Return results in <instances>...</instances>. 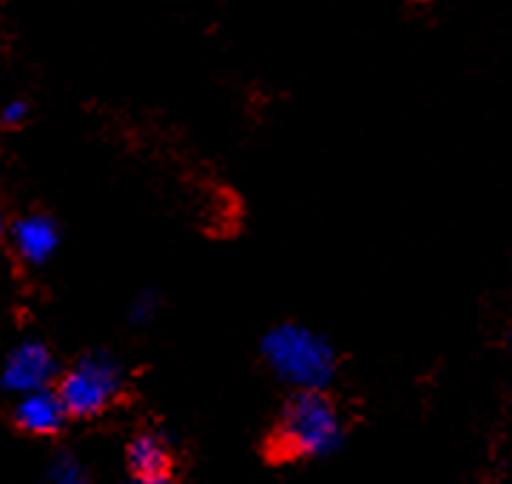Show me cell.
Segmentation results:
<instances>
[{
	"instance_id": "5",
	"label": "cell",
	"mask_w": 512,
	"mask_h": 484,
	"mask_svg": "<svg viewBox=\"0 0 512 484\" xmlns=\"http://www.w3.org/2000/svg\"><path fill=\"white\" fill-rule=\"evenodd\" d=\"M57 376V362L43 342H23L3 362L0 382L12 393H29L52 388Z\"/></svg>"
},
{
	"instance_id": "3",
	"label": "cell",
	"mask_w": 512,
	"mask_h": 484,
	"mask_svg": "<svg viewBox=\"0 0 512 484\" xmlns=\"http://www.w3.org/2000/svg\"><path fill=\"white\" fill-rule=\"evenodd\" d=\"M268 356L274 359L279 371L302 382V388H319L316 382L330 362L322 342L293 328H282L268 339Z\"/></svg>"
},
{
	"instance_id": "2",
	"label": "cell",
	"mask_w": 512,
	"mask_h": 484,
	"mask_svg": "<svg viewBox=\"0 0 512 484\" xmlns=\"http://www.w3.org/2000/svg\"><path fill=\"white\" fill-rule=\"evenodd\" d=\"M57 396L72 419H97L117 408L126 396V373L106 354L80 356L57 379Z\"/></svg>"
},
{
	"instance_id": "9",
	"label": "cell",
	"mask_w": 512,
	"mask_h": 484,
	"mask_svg": "<svg viewBox=\"0 0 512 484\" xmlns=\"http://www.w3.org/2000/svg\"><path fill=\"white\" fill-rule=\"evenodd\" d=\"M26 117H29V106H26L23 100H9V103L0 109V123H3V126H20Z\"/></svg>"
},
{
	"instance_id": "7",
	"label": "cell",
	"mask_w": 512,
	"mask_h": 484,
	"mask_svg": "<svg viewBox=\"0 0 512 484\" xmlns=\"http://www.w3.org/2000/svg\"><path fill=\"white\" fill-rule=\"evenodd\" d=\"M12 245L18 257L29 265H43L55 257L60 245V228L52 217L43 214H29L12 225Z\"/></svg>"
},
{
	"instance_id": "1",
	"label": "cell",
	"mask_w": 512,
	"mask_h": 484,
	"mask_svg": "<svg viewBox=\"0 0 512 484\" xmlns=\"http://www.w3.org/2000/svg\"><path fill=\"white\" fill-rule=\"evenodd\" d=\"M342 442V413L336 399L322 388L293 391L262 436L259 453L271 467L311 462Z\"/></svg>"
},
{
	"instance_id": "8",
	"label": "cell",
	"mask_w": 512,
	"mask_h": 484,
	"mask_svg": "<svg viewBox=\"0 0 512 484\" xmlns=\"http://www.w3.org/2000/svg\"><path fill=\"white\" fill-rule=\"evenodd\" d=\"M46 484H83V473H80V467L74 465V462L60 459V462L49 470Z\"/></svg>"
},
{
	"instance_id": "4",
	"label": "cell",
	"mask_w": 512,
	"mask_h": 484,
	"mask_svg": "<svg viewBox=\"0 0 512 484\" xmlns=\"http://www.w3.org/2000/svg\"><path fill=\"white\" fill-rule=\"evenodd\" d=\"M126 470L134 484H174L180 473V462L160 433L140 430L128 439Z\"/></svg>"
},
{
	"instance_id": "10",
	"label": "cell",
	"mask_w": 512,
	"mask_h": 484,
	"mask_svg": "<svg viewBox=\"0 0 512 484\" xmlns=\"http://www.w3.org/2000/svg\"><path fill=\"white\" fill-rule=\"evenodd\" d=\"M3 234H6V220H3V214H0V240H3Z\"/></svg>"
},
{
	"instance_id": "6",
	"label": "cell",
	"mask_w": 512,
	"mask_h": 484,
	"mask_svg": "<svg viewBox=\"0 0 512 484\" xmlns=\"http://www.w3.org/2000/svg\"><path fill=\"white\" fill-rule=\"evenodd\" d=\"M69 410L55 388H40V391L20 393L18 405L12 410L15 428L29 436H57L69 422Z\"/></svg>"
}]
</instances>
